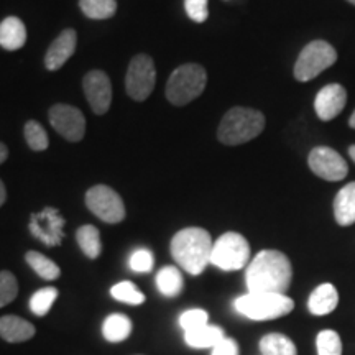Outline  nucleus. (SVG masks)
Returning <instances> with one entry per match:
<instances>
[{
  "label": "nucleus",
  "instance_id": "1",
  "mask_svg": "<svg viewBox=\"0 0 355 355\" xmlns=\"http://www.w3.org/2000/svg\"><path fill=\"white\" fill-rule=\"evenodd\" d=\"M291 278V261L279 250H261L247 265L245 283L248 293L286 295Z\"/></svg>",
  "mask_w": 355,
  "mask_h": 355
},
{
  "label": "nucleus",
  "instance_id": "2",
  "mask_svg": "<svg viewBox=\"0 0 355 355\" xmlns=\"http://www.w3.org/2000/svg\"><path fill=\"white\" fill-rule=\"evenodd\" d=\"M212 239L207 230L201 227H188L180 230L171 241L173 259L184 272L201 275L211 263Z\"/></svg>",
  "mask_w": 355,
  "mask_h": 355
},
{
  "label": "nucleus",
  "instance_id": "3",
  "mask_svg": "<svg viewBox=\"0 0 355 355\" xmlns=\"http://www.w3.org/2000/svg\"><path fill=\"white\" fill-rule=\"evenodd\" d=\"M265 128V115L260 110L234 107L224 115L217 128L220 144L235 146L257 139Z\"/></svg>",
  "mask_w": 355,
  "mask_h": 355
},
{
  "label": "nucleus",
  "instance_id": "4",
  "mask_svg": "<svg viewBox=\"0 0 355 355\" xmlns=\"http://www.w3.org/2000/svg\"><path fill=\"white\" fill-rule=\"evenodd\" d=\"M234 308L252 321H272L290 314L295 301L279 293H247L234 301Z\"/></svg>",
  "mask_w": 355,
  "mask_h": 355
},
{
  "label": "nucleus",
  "instance_id": "5",
  "mask_svg": "<svg viewBox=\"0 0 355 355\" xmlns=\"http://www.w3.org/2000/svg\"><path fill=\"white\" fill-rule=\"evenodd\" d=\"M207 84V73L201 64L188 63L173 71L166 84V99L173 105L189 104L202 94Z\"/></svg>",
  "mask_w": 355,
  "mask_h": 355
},
{
  "label": "nucleus",
  "instance_id": "6",
  "mask_svg": "<svg viewBox=\"0 0 355 355\" xmlns=\"http://www.w3.org/2000/svg\"><path fill=\"white\" fill-rule=\"evenodd\" d=\"M250 245L239 232H225L212 245L211 263L224 272L242 270L250 263Z\"/></svg>",
  "mask_w": 355,
  "mask_h": 355
},
{
  "label": "nucleus",
  "instance_id": "7",
  "mask_svg": "<svg viewBox=\"0 0 355 355\" xmlns=\"http://www.w3.org/2000/svg\"><path fill=\"white\" fill-rule=\"evenodd\" d=\"M337 61L334 46L322 40H314L306 44L295 63V78L300 83H308L318 78L322 71L329 69Z\"/></svg>",
  "mask_w": 355,
  "mask_h": 355
},
{
  "label": "nucleus",
  "instance_id": "8",
  "mask_svg": "<svg viewBox=\"0 0 355 355\" xmlns=\"http://www.w3.org/2000/svg\"><path fill=\"white\" fill-rule=\"evenodd\" d=\"M155 83H157V69L152 58L148 55L133 56L125 74L127 94L133 101H145L152 94Z\"/></svg>",
  "mask_w": 355,
  "mask_h": 355
},
{
  "label": "nucleus",
  "instance_id": "9",
  "mask_svg": "<svg viewBox=\"0 0 355 355\" xmlns=\"http://www.w3.org/2000/svg\"><path fill=\"white\" fill-rule=\"evenodd\" d=\"M89 211L107 224H119L125 219V206L117 191L104 184H97L86 193Z\"/></svg>",
  "mask_w": 355,
  "mask_h": 355
},
{
  "label": "nucleus",
  "instance_id": "10",
  "mask_svg": "<svg viewBox=\"0 0 355 355\" xmlns=\"http://www.w3.org/2000/svg\"><path fill=\"white\" fill-rule=\"evenodd\" d=\"M308 165L314 175L331 183L344 180L349 173L347 162L329 146H316L311 150Z\"/></svg>",
  "mask_w": 355,
  "mask_h": 355
},
{
  "label": "nucleus",
  "instance_id": "11",
  "mask_svg": "<svg viewBox=\"0 0 355 355\" xmlns=\"http://www.w3.org/2000/svg\"><path fill=\"white\" fill-rule=\"evenodd\" d=\"M50 122L55 130L68 141L83 140L86 133V119L78 107L56 104L50 109Z\"/></svg>",
  "mask_w": 355,
  "mask_h": 355
},
{
  "label": "nucleus",
  "instance_id": "12",
  "mask_svg": "<svg viewBox=\"0 0 355 355\" xmlns=\"http://www.w3.org/2000/svg\"><path fill=\"white\" fill-rule=\"evenodd\" d=\"M64 219L55 207H44L38 214H32L30 219V232L44 245L56 247L63 241Z\"/></svg>",
  "mask_w": 355,
  "mask_h": 355
},
{
  "label": "nucleus",
  "instance_id": "13",
  "mask_svg": "<svg viewBox=\"0 0 355 355\" xmlns=\"http://www.w3.org/2000/svg\"><path fill=\"white\" fill-rule=\"evenodd\" d=\"M83 87L94 114L102 115L107 112L110 102H112V86H110L107 74L99 69L89 71L83 79Z\"/></svg>",
  "mask_w": 355,
  "mask_h": 355
},
{
  "label": "nucleus",
  "instance_id": "14",
  "mask_svg": "<svg viewBox=\"0 0 355 355\" xmlns=\"http://www.w3.org/2000/svg\"><path fill=\"white\" fill-rule=\"evenodd\" d=\"M347 104V91L340 84H327L314 99V110L322 122H329L343 112Z\"/></svg>",
  "mask_w": 355,
  "mask_h": 355
},
{
  "label": "nucleus",
  "instance_id": "15",
  "mask_svg": "<svg viewBox=\"0 0 355 355\" xmlns=\"http://www.w3.org/2000/svg\"><path fill=\"white\" fill-rule=\"evenodd\" d=\"M76 43L78 35L73 28L61 32V35H58V38L50 44L46 55H44V66L50 71L63 68L66 61L76 51Z\"/></svg>",
  "mask_w": 355,
  "mask_h": 355
},
{
  "label": "nucleus",
  "instance_id": "16",
  "mask_svg": "<svg viewBox=\"0 0 355 355\" xmlns=\"http://www.w3.org/2000/svg\"><path fill=\"white\" fill-rule=\"evenodd\" d=\"M35 334H37L35 326L32 322L25 321L24 318L13 316V314L0 318V337H2L3 340H7V343H26V340L32 339Z\"/></svg>",
  "mask_w": 355,
  "mask_h": 355
},
{
  "label": "nucleus",
  "instance_id": "17",
  "mask_svg": "<svg viewBox=\"0 0 355 355\" xmlns=\"http://www.w3.org/2000/svg\"><path fill=\"white\" fill-rule=\"evenodd\" d=\"M339 304V293L332 283H322L309 295L308 309L313 316H326Z\"/></svg>",
  "mask_w": 355,
  "mask_h": 355
},
{
  "label": "nucleus",
  "instance_id": "18",
  "mask_svg": "<svg viewBox=\"0 0 355 355\" xmlns=\"http://www.w3.org/2000/svg\"><path fill=\"white\" fill-rule=\"evenodd\" d=\"M26 42V28L17 17H7L0 21V46L7 51L20 50Z\"/></svg>",
  "mask_w": 355,
  "mask_h": 355
},
{
  "label": "nucleus",
  "instance_id": "19",
  "mask_svg": "<svg viewBox=\"0 0 355 355\" xmlns=\"http://www.w3.org/2000/svg\"><path fill=\"white\" fill-rule=\"evenodd\" d=\"M334 217L337 224L343 227L352 225L355 222V181L345 184L337 193L334 199Z\"/></svg>",
  "mask_w": 355,
  "mask_h": 355
},
{
  "label": "nucleus",
  "instance_id": "20",
  "mask_svg": "<svg viewBox=\"0 0 355 355\" xmlns=\"http://www.w3.org/2000/svg\"><path fill=\"white\" fill-rule=\"evenodd\" d=\"M224 337V329L219 326H212V324H206V326L198 327V329L184 332L186 344L193 349H212L216 347Z\"/></svg>",
  "mask_w": 355,
  "mask_h": 355
},
{
  "label": "nucleus",
  "instance_id": "21",
  "mask_svg": "<svg viewBox=\"0 0 355 355\" xmlns=\"http://www.w3.org/2000/svg\"><path fill=\"white\" fill-rule=\"evenodd\" d=\"M132 332V321L125 314H110L102 324V336L109 343H122Z\"/></svg>",
  "mask_w": 355,
  "mask_h": 355
},
{
  "label": "nucleus",
  "instance_id": "22",
  "mask_svg": "<svg viewBox=\"0 0 355 355\" xmlns=\"http://www.w3.org/2000/svg\"><path fill=\"white\" fill-rule=\"evenodd\" d=\"M260 352L261 355H298L296 345L290 337L285 334L272 332L260 339Z\"/></svg>",
  "mask_w": 355,
  "mask_h": 355
},
{
  "label": "nucleus",
  "instance_id": "23",
  "mask_svg": "<svg viewBox=\"0 0 355 355\" xmlns=\"http://www.w3.org/2000/svg\"><path fill=\"white\" fill-rule=\"evenodd\" d=\"M183 275L176 266H165L157 275V286L162 295L166 298H176L183 291Z\"/></svg>",
  "mask_w": 355,
  "mask_h": 355
},
{
  "label": "nucleus",
  "instance_id": "24",
  "mask_svg": "<svg viewBox=\"0 0 355 355\" xmlns=\"http://www.w3.org/2000/svg\"><path fill=\"white\" fill-rule=\"evenodd\" d=\"M76 241L81 247L83 254L87 259L96 260L97 257L102 254V242H101V234L94 225H83L78 229L76 232Z\"/></svg>",
  "mask_w": 355,
  "mask_h": 355
},
{
  "label": "nucleus",
  "instance_id": "25",
  "mask_svg": "<svg viewBox=\"0 0 355 355\" xmlns=\"http://www.w3.org/2000/svg\"><path fill=\"white\" fill-rule=\"evenodd\" d=\"M25 260L26 263L30 265V268H32L40 278L48 279V282H53V279L60 278L61 275L60 266H58L53 260L48 259V257L40 254V252H35V250L26 252Z\"/></svg>",
  "mask_w": 355,
  "mask_h": 355
},
{
  "label": "nucleus",
  "instance_id": "26",
  "mask_svg": "<svg viewBox=\"0 0 355 355\" xmlns=\"http://www.w3.org/2000/svg\"><path fill=\"white\" fill-rule=\"evenodd\" d=\"M79 7L84 15L92 20L110 19L117 12L115 0H79Z\"/></svg>",
  "mask_w": 355,
  "mask_h": 355
},
{
  "label": "nucleus",
  "instance_id": "27",
  "mask_svg": "<svg viewBox=\"0 0 355 355\" xmlns=\"http://www.w3.org/2000/svg\"><path fill=\"white\" fill-rule=\"evenodd\" d=\"M110 295H112V298L125 304L139 306L145 303V295L137 290V286L132 282H121L114 285L110 288Z\"/></svg>",
  "mask_w": 355,
  "mask_h": 355
},
{
  "label": "nucleus",
  "instance_id": "28",
  "mask_svg": "<svg viewBox=\"0 0 355 355\" xmlns=\"http://www.w3.org/2000/svg\"><path fill=\"white\" fill-rule=\"evenodd\" d=\"M58 298V290L53 286L48 288H42L38 290L35 295L30 298V309H32L33 314L37 316H44V314L50 313L51 306L55 304V301Z\"/></svg>",
  "mask_w": 355,
  "mask_h": 355
},
{
  "label": "nucleus",
  "instance_id": "29",
  "mask_svg": "<svg viewBox=\"0 0 355 355\" xmlns=\"http://www.w3.org/2000/svg\"><path fill=\"white\" fill-rule=\"evenodd\" d=\"M318 355H343V339L332 329H324L316 337Z\"/></svg>",
  "mask_w": 355,
  "mask_h": 355
},
{
  "label": "nucleus",
  "instance_id": "30",
  "mask_svg": "<svg viewBox=\"0 0 355 355\" xmlns=\"http://www.w3.org/2000/svg\"><path fill=\"white\" fill-rule=\"evenodd\" d=\"M25 140L30 148L35 150V152H43V150H46L48 145H50L48 133L44 132L42 123L35 121L25 123Z\"/></svg>",
  "mask_w": 355,
  "mask_h": 355
},
{
  "label": "nucleus",
  "instance_id": "31",
  "mask_svg": "<svg viewBox=\"0 0 355 355\" xmlns=\"http://www.w3.org/2000/svg\"><path fill=\"white\" fill-rule=\"evenodd\" d=\"M19 295V283L12 272H0V308L10 304Z\"/></svg>",
  "mask_w": 355,
  "mask_h": 355
},
{
  "label": "nucleus",
  "instance_id": "32",
  "mask_svg": "<svg viewBox=\"0 0 355 355\" xmlns=\"http://www.w3.org/2000/svg\"><path fill=\"white\" fill-rule=\"evenodd\" d=\"M155 265L153 254L148 250V248H139L130 255L128 259V266H130L132 272L135 273H148L152 272Z\"/></svg>",
  "mask_w": 355,
  "mask_h": 355
},
{
  "label": "nucleus",
  "instance_id": "33",
  "mask_svg": "<svg viewBox=\"0 0 355 355\" xmlns=\"http://www.w3.org/2000/svg\"><path fill=\"white\" fill-rule=\"evenodd\" d=\"M206 324H209V314L204 309L184 311L180 318V326L183 327L184 332L198 329V327L206 326Z\"/></svg>",
  "mask_w": 355,
  "mask_h": 355
},
{
  "label": "nucleus",
  "instance_id": "34",
  "mask_svg": "<svg viewBox=\"0 0 355 355\" xmlns=\"http://www.w3.org/2000/svg\"><path fill=\"white\" fill-rule=\"evenodd\" d=\"M184 8L188 17L196 24H202L209 17L207 10V0H184Z\"/></svg>",
  "mask_w": 355,
  "mask_h": 355
},
{
  "label": "nucleus",
  "instance_id": "35",
  "mask_svg": "<svg viewBox=\"0 0 355 355\" xmlns=\"http://www.w3.org/2000/svg\"><path fill=\"white\" fill-rule=\"evenodd\" d=\"M211 355H239V344L235 339L224 337L216 347H212Z\"/></svg>",
  "mask_w": 355,
  "mask_h": 355
},
{
  "label": "nucleus",
  "instance_id": "36",
  "mask_svg": "<svg viewBox=\"0 0 355 355\" xmlns=\"http://www.w3.org/2000/svg\"><path fill=\"white\" fill-rule=\"evenodd\" d=\"M7 157H8V148L2 144V141H0V165H2V163L6 162Z\"/></svg>",
  "mask_w": 355,
  "mask_h": 355
},
{
  "label": "nucleus",
  "instance_id": "37",
  "mask_svg": "<svg viewBox=\"0 0 355 355\" xmlns=\"http://www.w3.org/2000/svg\"><path fill=\"white\" fill-rule=\"evenodd\" d=\"M6 199H7V191H6V186L2 183V180H0V207L3 206Z\"/></svg>",
  "mask_w": 355,
  "mask_h": 355
},
{
  "label": "nucleus",
  "instance_id": "38",
  "mask_svg": "<svg viewBox=\"0 0 355 355\" xmlns=\"http://www.w3.org/2000/svg\"><path fill=\"white\" fill-rule=\"evenodd\" d=\"M349 157L352 158V162L355 163V145H352V146H349Z\"/></svg>",
  "mask_w": 355,
  "mask_h": 355
},
{
  "label": "nucleus",
  "instance_id": "39",
  "mask_svg": "<svg viewBox=\"0 0 355 355\" xmlns=\"http://www.w3.org/2000/svg\"><path fill=\"white\" fill-rule=\"evenodd\" d=\"M349 127L350 128H355V110H354L352 115H350V119H349Z\"/></svg>",
  "mask_w": 355,
  "mask_h": 355
},
{
  "label": "nucleus",
  "instance_id": "40",
  "mask_svg": "<svg viewBox=\"0 0 355 355\" xmlns=\"http://www.w3.org/2000/svg\"><path fill=\"white\" fill-rule=\"evenodd\" d=\"M349 2H350V3H354V6H355V0H349Z\"/></svg>",
  "mask_w": 355,
  "mask_h": 355
}]
</instances>
